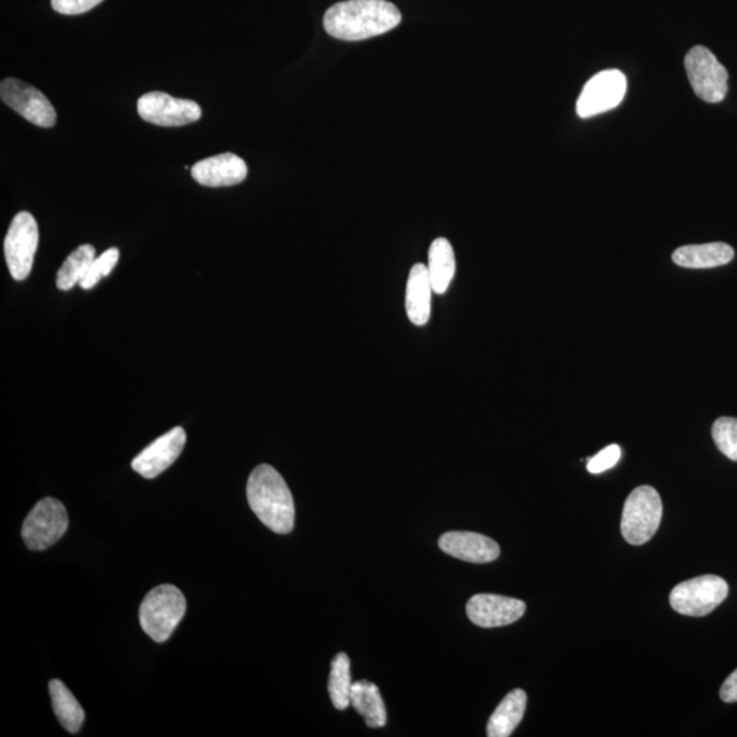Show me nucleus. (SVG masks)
<instances>
[{
	"label": "nucleus",
	"instance_id": "obj_25",
	"mask_svg": "<svg viewBox=\"0 0 737 737\" xmlns=\"http://www.w3.org/2000/svg\"><path fill=\"white\" fill-rule=\"evenodd\" d=\"M118 260L119 250L115 249V247L96 257L90 269H87L84 279L80 282L81 289L91 290L95 288L103 278L108 277L113 272V269L117 267Z\"/></svg>",
	"mask_w": 737,
	"mask_h": 737
},
{
	"label": "nucleus",
	"instance_id": "obj_11",
	"mask_svg": "<svg viewBox=\"0 0 737 737\" xmlns=\"http://www.w3.org/2000/svg\"><path fill=\"white\" fill-rule=\"evenodd\" d=\"M140 117L162 128H179L195 124L202 117V109L196 102L175 98L164 92H150L137 103Z\"/></svg>",
	"mask_w": 737,
	"mask_h": 737
},
{
	"label": "nucleus",
	"instance_id": "obj_18",
	"mask_svg": "<svg viewBox=\"0 0 737 737\" xmlns=\"http://www.w3.org/2000/svg\"><path fill=\"white\" fill-rule=\"evenodd\" d=\"M527 695L524 690L511 691L496 711L489 718L487 735L489 737H508L525 716Z\"/></svg>",
	"mask_w": 737,
	"mask_h": 737
},
{
	"label": "nucleus",
	"instance_id": "obj_21",
	"mask_svg": "<svg viewBox=\"0 0 737 737\" xmlns=\"http://www.w3.org/2000/svg\"><path fill=\"white\" fill-rule=\"evenodd\" d=\"M49 695H51L54 712L57 714L60 725L70 734H77L84 724L85 712L75 697L71 694L63 681L54 679L49 681Z\"/></svg>",
	"mask_w": 737,
	"mask_h": 737
},
{
	"label": "nucleus",
	"instance_id": "obj_8",
	"mask_svg": "<svg viewBox=\"0 0 737 737\" xmlns=\"http://www.w3.org/2000/svg\"><path fill=\"white\" fill-rule=\"evenodd\" d=\"M38 246V225L30 212L16 213L4 238V256L16 282L30 277Z\"/></svg>",
	"mask_w": 737,
	"mask_h": 737
},
{
	"label": "nucleus",
	"instance_id": "obj_17",
	"mask_svg": "<svg viewBox=\"0 0 737 737\" xmlns=\"http://www.w3.org/2000/svg\"><path fill=\"white\" fill-rule=\"evenodd\" d=\"M734 257L733 246L713 242V244L681 246L675 250L672 260L679 267L705 269L727 266Z\"/></svg>",
	"mask_w": 737,
	"mask_h": 737
},
{
	"label": "nucleus",
	"instance_id": "obj_16",
	"mask_svg": "<svg viewBox=\"0 0 737 737\" xmlns=\"http://www.w3.org/2000/svg\"><path fill=\"white\" fill-rule=\"evenodd\" d=\"M434 293L428 267L416 264L411 268L406 288V312L414 326H425L431 318L432 294Z\"/></svg>",
	"mask_w": 737,
	"mask_h": 737
},
{
	"label": "nucleus",
	"instance_id": "obj_15",
	"mask_svg": "<svg viewBox=\"0 0 737 737\" xmlns=\"http://www.w3.org/2000/svg\"><path fill=\"white\" fill-rule=\"evenodd\" d=\"M191 177L198 184L208 187H227L244 183L247 166L244 159L234 153L203 159L191 167Z\"/></svg>",
	"mask_w": 737,
	"mask_h": 737
},
{
	"label": "nucleus",
	"instance_id": "obj_19",
	"mask_svg": "<svg viewBox=\"0 0 737 737\" xmlns=\"http://www.w3.org/2000/svg\"><path fill=\"white\" fill-rule=\"evenodd\" d=\"M350 700L355 711L364 717L368 728H383L387 724V711L382 694L372 681L360 680L353 683Z\"/></svg>",
	"mask_w": 737,
	"mask_h": 737
},
{
	"label": "nucleus",
	"instance_id": "obj_24",
	"mask_svg": "<svg viewBox=\"0 0 737 737\" xmlns=\"http://www.w3.org/2000/svg\"><path fill=\"white\" fill-rule=\"evenodd\" d=\"M713 440L717 448L728 459L737 461V420L733 417H723L714 422Z\"/></svg>",
	"mask_w": 737,
	"mask_h": 737
},
{
	"label": "nucleus",
	"instance_id": "obj_12",
	"mask_svg": "<svg viewBox=\"0 0 737 737\" xmlns=\"http://www.w3.org/2000/svg\"><path fill=\"white\" fill-rule=\"evenodd\" d=\"M466 612L471 623L482 629H493L518 621L526 612V604L498 594H477L467 603Z\"/></svg>",
	"mask_w": 737,
	"mask_h": 737
},
{
	"label": "nucleus",
	"instance_id": "obj_26",
	"mask_svg": "<svg viewBox=\"0 0 737 737\" xmlns=\"http://www.w3.org/2000/svg\"><path fill=\"white\" fill-rule=\"evenodd\" d=\"M621 458V449L618 444L608 445L601 453L593 456L587 464L588 472L592 475H601V472L612 469Z\"/></svg>",
	"mask_w": 737,
	"mask_h": 737
},
{
	"label": "nucleus",
	"instance_id": "obj_20",
	"mask_svg": "<svg viewBox=\"0 0 737 737\" xmlns=\"http://www.w3.org/2000/svg\"><path fill=\"white\" fill-rule=\"evenodd\" d=\"M428 258L426 267L434 293L438 295L447 293L456 272L455 253L449 241L445 238L433 241Z\"/></svg>",
	"mask_w": 737,
	"mask_h": 737
},
{
	"label": "nucleus",
	"instance_id": "obj_7",
	"mask_svg": "<svg viewBox=\"0 0 737 737\" xmlns=\"http://www.w3.org/2000/svg\"><path fill=\"white\" fill-rule=\"evenodd\" d=\"M685 66L692 91L701 101L716 104L728 93L729 74L711 49L697 46L686 55Z\"/></svg>",
	"mask_w": 737,
	"mask_h": 737
},
{
	"label": "nucleus",
	"instance_id": "obj_23",
	"mask_svg": "<svg viewBox=\"0 0 737 737\" xmlns=\"http://www.w3.org/2000/svg\"><path fill=\"white\" fill-rule=\"evenodd\" d=\"M350 658L346 653H339L335 656L331 664V674H329L328 691L331 697L332 705L338 711H346L351 705V672Z\"/></svg>",
	"mask_w": 737,
	"mask_h": 737
},
{
	"label": "nucleus",
	"instance_id": "obj_13",
	"mask_svg": "<svg viewBox=\"0 0 737 737\" xmlns=\"http://www.w3.org/2000/svg\"><path fill=\"white\" fill-rule=\"evenodd\" d=\"M185 444V429L180 426L174 428L137 455L133 461H131V467L140 476L147 478V480H153V478L161 476L169 466L175 464V460L183 454Z\"/></svg>",
	"mask_w": 737,
	"mask_h": 737
},
{
	"label": "nucleus",
	"instance_id": "obj_3",
	"mask_svg": "<svg viewBox=\"0 0 737 737\" xmlns=\"http://www.w3.org/2000/svg\"><path fill=\"white\" fill-rule=\"evenodd\" d=\"M185 612L184 593L173 585H162L147 594L140 607V623L148 636L163 643L173 635Z\"/></svg>",
	"mask_w": 737,
	"mask_h": 737
},
{
	"label": "nucleus",
	"instance_id": "obj_10",
	"mask_svg": "<svg viewBox=\"0 0 737 737\" xmlns=\"http://www.w3.org/2000/svg\"><path fill=\"white\" fill-rule=\"evenodd\" d=\"M0 97L5 106L38 128L49 129L57 124V112L46 96L35 86L16 79H5L0 84Z\"/></svg>",
	"mask_w": 737,
	"mask_h": 737
},
{
	"label": "nucleus",
	"instance_id": "obj_28",
	"mask_svg": "<svg viewBox=\"0 0 737 737\" xmlns=\"http://www.w3.org/2000/svg\"><path fill=\"white\" fill-rule=\"evenodd\" d=\"M720 697L725 703L737 702V669L724 681L722 690H720Z\"/></svg>",
	"mask_w": 737,
	"mask_h": 737
},
{
	"label": "nucleus",
	"instance_id": "obj_9",
	"mask_svg": "<svg viewBox=\"0 0 737 737\" xmlns=\"http://www.w3.org/2000/svg\"><path fill=\"white\" fill-rule=\"evenodd\" d=\"M627 79L620 70H604L586 82L576 102L581 118H592L619 106L625 96Z\"/></svg>",
	"mask_w": 737,
	"mask_h": 737
},
{
	"label": "nucleus",
	"instance_id": "obj_22",
	"mask_svg": "<svg viewBox=\"0 0 737 737\" xmlns=\"http://www.w3.org/2000/svg\"><path fill=\"white\" fill-rule=\"evenodd\" d=\"M95 258L96 250L92 245H81L79 249L71 253V255L66 258L63 266L59 268L57 274L58 289L69 291L73 289L75 284H80Z\"/></svg>",
	"mask_w": 737,
	"mask_h": 737
},
{
	"label": "nucleus",
	"instance_id": "obj_1",
	"mask_svg": "<svg viewBox=\"0 0 737 737\" xmlns=\"http://www.w3.org/2000/svg\"><path fill=\"white\" fill-rule=\"evenodd\" d=\"M400 22L399 9L387 0H348L331 5L324 15L328 35L344 42L384 35Z\"/></svg>",
	"mask_w": 737,
	"mask_h": 737
},
{
	"label": "nucleus",
	"instance_id": "obj_6",
	"mask_svg": "<svg viewBox=\"0 0 737 737\" xmlns=\"http://www.w3.org/2000/svg\"><path fill=\"white\" fill-rule=\"evenodd\" d=\"M69 527L68 510L57 499L40 500L27 514L22 540L31 551H46L65 536Z\"/></svg>",
	"mask_w": 737,
	"mask_h": 737
},
{
	"label": "nucleus",
	"instance_id": "obj_4",
	"mask_svg": "<svg viewBox=\"0 0 737 737\" xmlns=\"http://www.w3.org/2000/svg\"><path fill=\"white\" fill-rule=\"evenodd\" d=\"M663 519V502L656 489L640 487L625 500L621 535L631 546H643L656 535Z\"/></svg>",
	"mask_w": 737,
	"mask_h": 737
},
{
	"label": "nucleus",
	"instance_id": "obj_2",
	"mask_svg": "<svg viewBox=\"0 0 737 737\" xmlns=\"http://www.w3.org/2000/svg\"><path fill=\"white\" fill-rule=\"evenodd\" d=\"M247 500L253 513L278 535H289L295 524V505L288 483L272 466L260 465L247 481Z\"/></svg>",
	"mask_w": 737,
	"mask_h": 737
},
{
	"label": "nucleus",
	"instance_id": "obj_5",
	"mask_svg": "<svg viewBox=\"0 0 737 737\" xmlns=\"http://www.w3.org/2000/svg\"><path fill=\"white\" fill-rule=\"evenodd\" d=\"M729 586L723 577L702 575L679 583L670 592V607L676 612L692 618H702L712 613L728 597Z\"/></svg>",
	"mask_w": 737,
	"mask_h": 737
},
{
	"label": "nucleus",
	"instance_id": "obj_14",
	"mask_svg": "<svg viewBox=\"0 0 737 737\" xmlns=\"http://www.w3.org/2000/svg\"><path fill=\"white\" fill-rule=\"evenodd\" d=\"M438 547L444 553L469 563H491L500 555L499 543L492 538L470 531L445 533L438 540Z\"/></svg>",
	"mask_w": 737,
	"mask_h": 737
},
{
	"label": "nucleus",
	"instance_id": "obj_27",
	"mask_svg": "<svg viewBox=\"0 0 737 737\" xmlns=\"http://www.w3.org/2000/svg\"><path fill=\"white\" fill-rule=\"evenodd\" d=\"M103 0H51L52 9L63 15H79L95 9Z\"/></svg>",
	"mask_w": 737,
	"mask_h": 737
}]
</instances>
